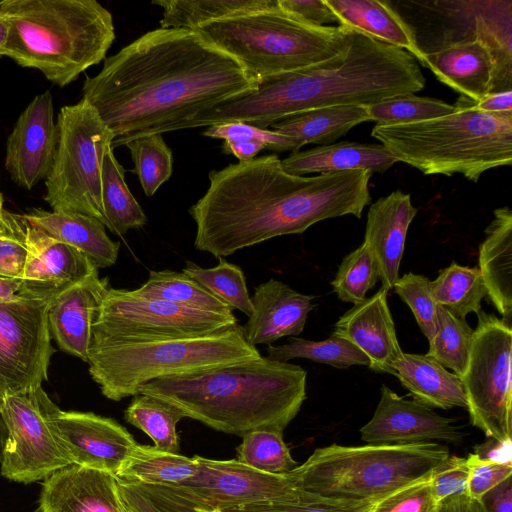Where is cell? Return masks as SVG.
<instances>
[{"label": "cell", "mask_w": 512, "mask_h": 512, "mask_svg": "<svg viewBox=\"0 0 512 512\" xmlns=\"http://www.w3.org/2000/svg\"><path fill=\"white\" fill-rule=\"evenodd\" d=\"M258 80L197 30L158 28L106 57L82 94L113 134L112 148L180 127L254 91Z\"/></svg>", "instance_id": "cell-1"}, {"label": "cell", "mask_w": 512, "mask_h": 512, "mask_svg": "<svg viewBox=\"0 0 512 512\" xmlns=\"http://www.w3.org/2000/svg\"><path fill=\"white\" fill-rule=\"evenodd\" d=\"M369 170L300 176L284 170L276 154L209 173V187L188 212L194 246L225 257L271 238L301 234L317 222L361 218L370 203Z\"/></svg>", "instance_id": "cell-2"}, {"label": "cell", "mask_w": 512, "mask_h": 512, "mask_svg": "<svg viewBox=\"0 0 512 512\" xmlns=\"http://www.w3.org/2000/svg\"><path fill=\"white\" fill-rule=\"evenodd\" d=\"M424 86L425 77L410 53L353 30L341 54L305 69L259 79L254 91L202 110L181 129L226 122L268 129L297 113L337 105L368 106L416 93Z\"/></svg>", "instance_id": "cell-3"}, {"label": "cell", "mask_w": 512, "mask_h": 512, "mask_svg": "<svg viewBox=\"0 0 512 512\" xmlns=\"http://www.w3.org/2000/svg\"><path fill=\"white\" fill-rule=\"evenodd\" d=\"M301 366L261 356L256 360L144 384L139 394L177 407L185 417L228 434L284 431L306 399Z\"/></svg>", "instance_id": "cell-4"}, {"label": "cell", "mask_w": 512, "mask_h": 512, "mask_svg": "<svg viewBox=\"0 0 512 512\" xmlns=\"http://www.w3.org/2000/svg\"><path fill=\"white\" fill-rule=\"evenodd\" d=\"M10 23L2 56L64 87L105 60L115 40L109 10L95 0H3Z\"/></svg>", "instance_id": "cell-5"}, {"label": "cell", "mask_w": 512, "mask_h": 512, "mask_svg": "<svg viewBox=\"0 0 512 512\" xmlns=\"http://www.w3.org/2000/svg\"><path fill=\"white\" fill-rule=\"evenodd\" d=\"M262 355L238 323L193 336L113 338L92 333L88 371L113 401L139 394L153 380L256 360Z\"/></svg>", "instance_id": "cell-6"}, {"label": "cell", "mask_w": 512, "mask_h": 512, "mask_svg": "<svg viewBox=\"0 0 512 512\" xmlns=\"http://www.w3.org/2000/svg\"><path fill=\"white\" fill-rule=\"evenodd\" d=\"M371 135L397 159L426 175L461 174L477 182L512 163V112L488 113L460 96L445 116L405 124H376Z\"/></svg>", "instance_id": "cell-7"}, {"label": "cell", "mask_w": 512, "mask_h": 512, "mask_svg": "<svg viewBox=\"0 0 512 512\" xmlns=\"http://www.w3.org/2000/svg\"><path fill=\"white\" fill-rule=\"evenodd\" d=\"M435 442L341 446L316 449L289 471L294 486L308 494L347 501L379 500L431 474L448 457Z\"/></svg>", "instance_id": "cell-8"}, {"label": "cell", "mask_w": 512, "mask_h": 512, "mask_svg": "<svg viewBox=\"0 0 512 512\" xmlns=\"http://www.w3.org/2000/svg\"><path fill=\"white\" fill-rule=\"evenodd\" d=\"M257 80L305 69L341 54L352 29L315 26L280 8L205 24L197 29Z\"/></svg>", "instance_id": "cell-9"}, {"label": "cell", "mask_w": 512, "mask_h": 512, "mask_svg": "<svg viewBox=\"0 0 512 512\" xmlns=\"http://www.w3.org/2000/svg\"><path fill=\"white\" fill-rule=\"evenodd\" d=\"M56 125L57 147L45 179L44 200L53 211L82 213L106 227L101 170L113 134L84 98L63 106Z\"/></svg>", "instance_id": "cell-10"}, {"label": "cell", "mask_w": 512, "mask_h": 512, "mask_svg": "<svg viewBox=\"0 0 512 512\" xmlns=\"http://www.w3.org/2000/svg\"><path fill=\"white\" fill-rule=\"evenodd\" d=\"M468 363L461 377L472 425L498 442L511 441L512 329L503 319L477 313Z\"/></svg>", "instance_id": "cell-11"}, {"label": "cell", "mask_w": 512, "mask_h": 512, "mask_svg": "<svg viewBox=\"0 0 512 512\" xmlns=\"http://www.w3.org/2000/svg\"><path fill=\"white\" fill-rule=\"evenodd\" d=\"M234 314L197 310L109 287L92 333L113 338L181 337L214 332L238 323Z\"/></svg>", "instance_id": "cell-12"}, {"label": "cell", "mask_w": 512, "mask_h": 512, "mask_svg": "<svg viewBox=\"0 0 512 512\" xmlns=\"http://www.w3.org/2000/svg\"><path fill=\"white\" fill-rule=\"evenodd\" d=\"M53 403L42 387L2 399L0 413L8 436L0 463L7 479L21 483L45 480L72 464L49 423Z\"/></svg>", "instance_id": "cell-13"}, {"label": "cell", "mask_w": 512, "mask_h": 512, "mask_svg": "<svg viewBox=\"0 0 512 512\" xmlns=\"http://www.w3.org/2000/svg\"><path fill=\"white\" fill-rule=\"evenodd\" d=\"M49 302L17 293L0 301V402L42 387L55 349L47 321Z\"/></svg>", "instance_id": "cell-14"}, {"label": "cell", "mask_w": 512, "mask_h": 512, "mask_svg": "<svg viewBox=\"0 0 512 512\" xmlns=\"http://www.w3.org/2000/svg\"><path fill=\"white\" fill-rule=\"evenodd\" d=\"M196 460L197 474L172 487L201 510H221L257 502H306L314 498L297 489L289 473H264L236 459L196 456Z\"/></svg>", "instance_id": "cell-15"}, {"label": "cell", "mask_w": 512, "mask_h": 512, "mask_svg": "<svg viewBox=\"0 0 512 512\" xmlns=\"http://www.w3.org/2000/svg\"><path fill=\"white\" fill-rule=\"evenodd\" d=\"M49 423L72 464L114 476L137 445L125 427L92 412L63 411L53 403Z\"/></svg>", "instance_id": "cell-16"}, {"label": "cell", "mask_w": 512, "mask_h": 512, "mask_svg": "<svg viewBox=\"0 0 512 512\" xmlns=\"http://www.w3.org/2000/svg\"><path fill=\"white\" fill-rule=\"evenodd\" d=\"M380 400L372 418L360 428L369 445H406L433 440L460 444L464 439L457 420L439 415L432 408L406 399L382 384Z\"/></svg>", "instance_id": "cell-17"}, {"label": "cell", "mask_w": 512, "mask_h": 512, "mask_svg": "<svg viewBox=\"0 0 512 512\" xmlns=\"http://www.w3.org/2000/svg\"><path fill=\"white\" fill-rule=\"evenodd\" d=\"M58 140L50 91L36 95L19 115L7 138L5 168L12 181L31 190L45 180Z\"/></svg>", "instance_id": "cell-18"}, {"label": "cell", "mask_w": 512, "mask_h": 512, "mask_svg": "<svg viewBox=\"0 0 512 512\" xmlns=\"http://www.w3.org/2000/svg\"><path fill=\"white\" fill-rule=\"evenodd\" d=\"M24 232L27 255L19 278V294L50 302L68 286L98 269L80 251L30 225L25 219Z\"/></svg>", "instance_id": "cell-19"}, {"label": "cell", "mask_w": 512, "mask_h": 512, "mask_svg": "<svg viewBox=\"0 0 512 512\" xmlns=\"http://www.w3.org/2000/svg\"><path fill=\"white\" fill-rule=\"evenodd\" d=\"M109 287V279L101 278L96 269L49 302V333L61 351L87 363L92 325Z\"/></svg>", "instance_id": "cell-20"}, {"label": "cell", "mask_w": 512, "mask_h": 512, "mask_svg": "<svg viewBox=\"0 0 512 512\" xmlns=\"http://www.w3.org/2000/svg\"><path fill=\"white\" fill-rule=\"evenodd\" d=\"M388 291L381 287L375 294L353 305L335 323L332 336L347 340L369 359V368L394 375L392 364L403 351L387 303Z\"/></svg>", "instance_id": "cell-21"}, {"label": "cell", "mask_w": 512, "mask_h": 512, "mask_svg": "<svg viewBox=\"0 0 512 512\" xmlns=\"http://www.w3.org/2000/svg\"><path fill=\"white\" fill-rule=\"evenodd\" d=\"M39 503L41 512H125L116 477L77 464L44 480Z\"/></svg>", "instance_id": "cell-22"}, {"label": "cell", "mask_w": 512, "mask_h": 512, "mask_svg": "<svg viewBox=\"0 0 512 512\" xmlns=\"http://www.w3.org/2000/svg\"><path fill=\"white\" fill-rule=\"evenodd\" d=\"M416 214L411 195L400 190L369 207L363 244L377 265L381 287L387 291L399 278L408 228Z\"/></svg>", "instance_id": "cell-23"}, {"label": "cell", "mask_w": 512, "mask_h": 512, "mask_svg": "<svg viewBox=\"0 0 512 512\" xmlns=\"http://www.w3.org/2000/svg\"><path fill=\"white\" fill-rule=\"evenodd\" d=\"M313 298L279 280L259 284L251 297L253 312L243 326L247 342L272 345L284 336L299 335L315 307Z\"/></svg>", "instance_id": "cell-24"}, {"label": "cell", "mask_w": 512, "mask_h": 512, "mask_svg": "<svg viewBox=\"0 0 512 512\" xmlns=\"http://www.w3.org/2000/svg\"><path fill=\"white\" fill-rule=\"evenodd\" d=\"M444 84L473 101L491 93L494 61L480 40L452 43L422 52L419 61Z\"/></svg>", "instance_id": "cell-25"}, {"label": "cell", "mask_w": 512, "mask_h": 512, "mask_svg": "<svg viewBox=\"0 0 512 512\" xmlns=\"http://www.w3.org/2000/svg\"><path fill=\"white\" fill-rule=\"evenodd\" d=\"M22 216L30 225L80 251L98 269L117 262L120 243L107 235L105 225L96 218L41 208H32Z\"/></svg>", "instance_id": "cell-26"}, {"label": "cell", "mask_w": 512, "mask_h": 512, "mask_svg": "<svg viewBox=\"0 0 512 512\" xmlns=\"http://www.w3.org/2000/svg\"><path fill=\"white\" fill-rule=\"evenodd\" d=\"M479 246V270L493 306L511 324L512 317V211L494 210Z\"/></svg>", "instance_id": "cell-27"}, {"label": "cell", "mask_w": 512, "mask_h": 512, "mask_svg": "<svg viewBox=\"0 0 512 512\" xmlns=\"http://www.w3.org/2000/svg\"><path fill=\"white\" fill-rule=\"evenodd\" d=\"M397 162L395 156L381 143L348 141L294 151L281 160L285 171L300 176L357 169L369 170L372 174L384 173Z\"/></svg>", "instance_id": "cell-28"}, {"label": "cell", "mask_w": 512, "mask_h": 512, "mask_svg": "<svg viewBox=\"0 0 512 512\" xmlns=\"http://www.w3.org/2000/svg\"><path fill=\"white\" fill-rule=\"evenodd\" d=\"M340 26L366 34L373 39L403 49L420 61L422 52L408 22L379 0H325Z\"/></svg>", "instance_id": "cell-29"}, {"label": "cell", "mask_w": 512, "mask_h": 512, "mask_svg": "<svg viewBox=\"0 0 512 512\" xmlns=\"http://www.w3.org/2000/svg\"><path fill=\"white\" fill-rule=\"evenodd\" d=\"M394 376L414 400L430 408H467L462 380L426 354L402 353L392 364Z\"/></svg>", "instance_id": "cell-30"}, {"label": "cell", "mask_w": 512, "mask_h": 512, "mask_svg": "<svg viewBox=\"0 0 512 512\" xmlns=\"http://www.w3.org/2000/svg\"><path fill=\"white\" fill-rule=\"evenodd\" d=\"M370 121L366 105H337L297 113L272 124V130L289 136L302 146L329 145L353 127Z\"/></svg>", "instance_id": "cell-31"}, {"label": "cell", "mask_w": 512, "mask_h": 512, "mask_svg": "<svg viewBox=\"0 0 512 512\" xmlns=\"http://www.w3.org/2000/svg\"><path fill=\"white\" fill-rule=\"evenodd\" d=\"M161 28L195 30L210 22L258 11L278 9V0H161Z\"/></svg>", "instance_id": "cell-32"}, {"label": "cell", "mask_w": 512, "mask_h": 512, "mask_svg": "<svg viewBox=\"0 0 512 512\" xmlns=\"http://www.w3.org/2000/svg\"><path fill=\"white\" fill-rule=\"evenodd\" d=\"M197 472L196 456L190 458L137 444L115 477L123 482L173 486Z\"/></svg>", "instance_id": "cell-33"}, {"label": "cell", "mask_w": 512, "mask_h": 512, "mask_svg": "<svg viewBox=\"0 0 512 512\" xmlns=\"http://www.w3.org/2000/svg\"><path fill=\"white\" fill-rule=\"evenodd\" d=\"M101 197L106 228L116 235L143 227L147 216L130 192L125 181V170L108 146L101 170Z\"/></svg>", "instance_id": "cell-34"}, {"label": "cell", "mask_w": 512, "mask_h": 512, "mask_svg": "<svg viewBox=\"0 0 512 512\" xmlns=\"http://www.w3.org/2000/svg\"><path fill=\"white\" fill-rule=\"evenodd\" d=\"M431 292L437 305L461 319L481 311V301L488 294L479 268L456 262L438 272Z\"/></svg>", "instance_id": "cell-35"}, {"label": "cell", "mask_w": 512, "mask_h": 512, "mask_svg": "<svg viewBox=\"0 0 512 512\" xmlns=\"http://www.w3.org/2000/svg\"><path fill=\"white\" fill-rule=\"evenodd\" d=\"M134 290L147 298L207 312L233 314V310L227 304L182 271L150 270L147 281Z\"/></svg>", "instance_id": "cell-36"}, {"label": "cell", "mask_w": 512, "mask_h": 512, "mask_svg": "<svg viewBox=\"0 0 512 512\" xmlns=\"http://www.w3.org/2000/svg\"><path fill=\"white\" fill-rule=\"evenodd\" d=\"M125 420L146 433L160 451L180 454L177 423L185 415L177 407L150 395L137 394L124 411Z\"/></svg>", "instance_id": "cell-37"}, {"label": "cell", "mask_w": 512, "mask_h": 512, "mask_svg": "<svg viewBox=\"0 0 512 512\" xmlns=\"http://www.w3.org/2000/svg\"><path fill=\"white\" fill-rule=\"evenodd\" d=\"M267 357L281 362L305 358L340 369L350 366H369L370 364L367 356L356 346L345 339L332 335L322 341L289 337L286 344L268 345Z\"/></svg>", "instance_id": "cell-38"}, {"label": "cell", "mask_w": 512, "mask_h": 512, "mask_svg": "<svg viewBox=\"0 0 512 512\" xmlns=\"http://www.w3.org/2000/svg\"><path fill=\"white\" fill-rule=\"evenodd\" d=\"M218 259V264L209 268L186 261L182 272L197 281L232 310L238 309L249 317L253 312V305L242 269L223 257Z\"/></svg>", "instance_id": "cell-39"}, {"label": "cell", "mask_w": 512, "mask_h": 512, "mask_svg": "<svg viewBox=\"0 0 512 512\" xmlns=\"http://www.w3.org/2000/svg\"><path fill=\"white\" fill-rule=\"evenodd\" d=\"M474 329L465 319L457 318L437 306V329L429 340L427 356L460 378L466 369Z\"/></svg>", "instance_id": "cell-40"}, {"label": "cell", "mask_w": 512, "mask_h": 512, "mask_svg": "<svg viewBox=\"0 0 512 512\" xmlns=\"http://www.w3.org/2000/svg\"><path fill=\"white\" fill-rule=\"evenodd\" d=\"M237 461L270 474L288 473L297 466L283 440V431L255 429L242 436Z\"/></svg>", "instance_id": "cell-41"}, {"label": "cell", "mask_w": 512, "mask_h": 512, "mask_svg": "<svg viewBox=\"0 0 512 512\" xmlns=\"http://www.w3.org/2000/svg\"><path fill=\"white\" fill-rule=\"evenodd\" d=\"M131 153L142 189L147 197L155 194L173 171V155L162 134L132 139L125 145Z\"/></svg>", "instance_id": "cell-42"}, {"label": "cell", "mask_w": 512, "mask_h": 512, "mask_svg": "<svg viewBox=\"0 0 512 512\" xmlns=\"http://www.w3.org/2000/svg\"><path fill=\"white\" fill-rule=\"evenodd\" d=\"M366 107L370 121L376 124L418 122L445 116L455 110V105L415 93L396 95Z\"/></svg>", "instance_id": "cell-43"}, {"label": "cell", "mask_w": 512, "mask_h": 512, "mask_svg": "<svg viewBox=\"0 0 512 512\" xmlns=\"http://www.w3.org/2000/svg\"><path fill=\"white\" fill-rule=\"evenodd\" d=\"M378 280L377 265L362 243L343 258L331 286L341 301L355 305L365 300Z\"/></svg>", "instance_id": "cell-44"}, {"label": "cell", "mask_w": 512, "mask_h": 512, "mask_svg": "<svg viewBox=\"0 0 512 512\" xmlns=\"http://www.w3.org/2000/svg\"><path fill=\"white\" fill-rule=\"evenodd\" d=\"M393 289L410 307L419 328L429 341L437 329L438 306L431 292L430 279L409 272L396 280Z\"/></svg>", "instance_id": "cell-45"}, {"label": "cell", "mask_w": 512, "mask_h": 512, "mask_svg": "<svg viewBox=\"0 0 512 512\" xmlns=\"http://www.w3.org/2000/svg\"><path fill=\"white\" fill-rule=\"evenodd\" d=\"M213 139L229 142L259 141L273 152L298 151L302 145L297 140L274 130L262 129L242 122L217 123L207 127L202 133Z\"/></svg>", "instance_id": "cell-46"}, {"label": "cell", "mask_w": 512, "mask_h": 512, "mask_svg": "<svg viewBox=\"0 0 512 512\" xmlns=\"http://www.w3.org/2000/svg\"><path fill=\"white\" fill-rule=\"evenodd\" d=\"M378 500H330L317 496L306 502H257L218 510L220 512H372Z\"/></svg>", "instance_id": "cell-47"}, {"label": "cell", "mask_w": 512, "mask_h": 512, "mask_svg": "<svg viewBox=\"0 0 512 512\" xmlns=\"http://www.w3.org/2000/svg\"><path fill=\"white\" fill-rule=\"evenodd\" d=\"M432 473L379 499L372 512H439L431 491Z\"/></svg>", "instance_id": "cell-48"}, {"label": "cell", "mask_w": 512, "mask_h": 512, "mask_svg": "<svg viewBox=\"0 0 512 512\" xmlns=\"http://www.w3.org/2000/svg\"><path fill=\"white\" fill-rule=\"evenodd\" d=\"M469 477L465 495L481 500L494 487L511 477L512 463H501L469 454Z\"/></svg>", "instance_id": "cell-49"}, {"label": "cell", "mask_w": 512, "mask_h": 512, "mask_svg": "<svg viewBox=\"0 0 512 512\" xmlns=\"http://www.w3.org/2000/svg\"><path fill=\"white\" fill-rule=\"evenodd\" d=\"M11 231L0 237V276L20 278L27 255L22 215L9 212Z\"/></svg>", "instance_id": "cell-50"}, {"label": "cell", "mask_w": 512, "mask_h": 512, "mask_svg": "<svg viewBox=\"0 0 512 512\" xmlns=\"http://www.w3.org/2000/svg\"><path fill=\"white\" fill-rule=\"evenodd\" d=\"M469 477L467 458L449 456L431 476V491L439 504L446 498L465 494Z\"/></svg>", "instance_id": "cell-51"}, {"label": "cell", "mask_w": 512, "mask_h": 512, "mask_svg": "<svg viewBox=\"0 0 512 512\" xmlns=\"http://www.w3.org/2000/svg\"><path fill=\"white\" fill-rule=\"evenodd\" d=\"M278 5L285 13L311 25L328 26L338 22L325 0H278Z\"/></svg>", "instance_id": "cell-52"}, {"label": "cell", "mask_w": 512, "mask_h": 512, "mask_svg": "<svg viewBox=\"0 0 512 512\" xmlns=\"http://www.w3.org/2000/svg\"><path fill=\"white\" fill-rule=\"evenodd\" d=\"M481 501L488 512H512L511 477L490 490Z\"/></svg>", "instance_id": "cell-53"}, {"label": "cell", "mask_w": 512, "mask_h": 512, "mask_svg": "<svg viewBox=\"0 0 512 512\" xmlns=\"http://www.w3.org/2000/svg\"><path fill=\"white\" fill-rule=\"evenodd\" d=\"M475 107L488 113L512 112V90L489 93L475 101Z\"/></svg>", "instance_id": "cell-54"}, {"label": "cell", "mask_w": 512, "mask_h": 512, "mask_svg": "<svg viewBox=\"0 0 512 512\" xmlns=\"http://www.w3.org/2000/svg\"><path fill=\"white\" fill-rule=\"evenodd\" d=\"M439 512H488L481 500L457 494L444 499L439 506Z\"/></svg>", "instance_id": "cell-55"}, {"label": "cell", "mask_w": 512, "mask_h": 512, "mask_svg": "<svg viewBox=\"0 0 512 512\" xmlns=\"http://www.w3.org/2000/svg\"><path fill=\"white\" fill-rule=\"evenodd\" d=\"M263 149H266L265 144L259 141L250 142H229L224 141L222 151L225 154L235 156L239 162L249 161L256 157V155Z\"/></svg>", "instance_id": "cell-56"}, {"label": "cell", "mask_w": 512, "mask_h": 512, "mask_svg": "<svg viewBox=\"0 0 512 512\" xmlns=\"http://www.w3.org/2000/svg\"><path fill=\"white\" fill-rule=\"evenodd\" d=\"M20 289V279L0 276V301L13 299Z\"/></svg>", "instance_id": "cell-57"}, {"label": "cell", "mask_w": 512, "mask_h": 512, "mask_svg": "<svg viewBox=\"0 0 512 512\" xmlns=\"http://www.w3.org/2000/svg\"><path fill=\"white\" fill-rule=\"evenodd\" d=\"M12 229L9 211L4 209V198L0 192V237L8 234Z\"/></svg>", "instance_id": "cell-58"}, {"label": "cell", "mask_w": 512, "mask_h": 512, "mask_svg": "<svg viewBox=\"0 0 512 512\" xmlns=\"http://www.w3.org/2000/svg\"><path fill=\"white\" fill-rule=\"evenodd\" d=\"M10 23L7 18L0 11V58L2 57L4 48L8 41V37L10 34Z\"/></svg>", "instance_id": "cell-59"}, {"label": "cell", "mask_w": 512, "mask_h": 512, "mask_svg": "<svg viewBox=\"0 0 512 512\" xmlns=\"http://www.w3.org/2000/svg\"><path fill=\"white\" fill-rule=\"evenodd\" d=\"M8 432L2 415L0 413V461L2 459L5 443L7 440Z\"/></svg>", "instance_id": "cell-60"}, {"label": "cell", "mask_w": 512, "mask_h": 512, "mask_svg": "<svg viewBox=\"0 0 512 512\" xmlns=\"http://www.w3.org/2000/svg\"><path fill=\"white\" fill-rule=\"evenodd\" d=\"M195 507H196V506H195ZM196 510H197L198 512H220V511H218V510H211V511L201 510V509H198L197 507H196Z\"/></svg>", "instance_id": "cell-61"}, {"label": "cell", "mask_w": 512, "mask_h": 512, "mask_svg": "<svg viewBox=\"0 0 512 512\" xmlns=\"http://www.w3.org/2000/svg\"><path fill=\"white\" fill-rule=\"evenodd\" d=\"M0 408H1V402H0Z\"/></svg>", "instance_id": "cell-62"}, {"label": "cell", "mask_w": 512, "mask_h": 512, "mask_svg": "<svg viewBox=\"0 0 512 512\" xmlns=\"http://www.w3.org/2000/svg\"><path fill=\"white\" fill-rule=\"evenodd\" d=\"M124 509V508H123ZM125 511V510H124ZM126 512V511H125Z\"/></svg>", "instance_id": "cell-63"}]
</instances>
